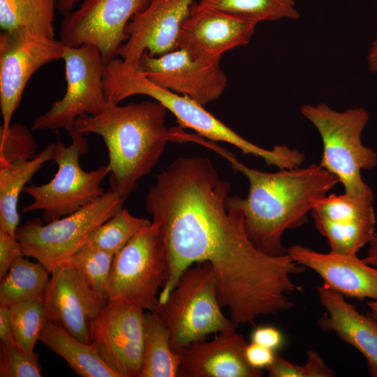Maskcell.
I'll return each mask as SVG.
<instances>
[{
	"instance_id": "33",
	"label": "cell",
	"mask_w": 377,
	"mask_h": 377,
	"mask_svg": "<svg viewBox=\"0 0 377 377\" xmlns=\"http://www.w3.org/2000/svg\"><path fill=\"white\" fill-rule=\"evenodd\" d=\"M303 366L290 362L276 353L273 362L267 368L270 377H333L334 371L324 362L320 354L313 350L306 353Z\"/></svg>"
},
{
	"instance_id": "31",
	"label": "cell",
	"mask_w": 377,
	"mask_h": 377,
	"mask_svg": "<svg viewBox=\"0 0 377 377\" xmlns=\"http://www.w3.org/2000/svg\"><path fill=\"white\" fill-rule=\"evenodd\" d=\"M38 355L27 353L15 341H1V377H40Z\"/></svg>"
},
{
	"instance_id": "14",
	"label": "cell",
	"mask_w": 377,
	"mask_h": 377,
	"mask_svg": "<svg viewBox=\"0 0 377 377\" xmlns=\"http://www.w3.org/2000/svg\"><path fill=\"white\" fill-rule=\"evenodd\" d=\"M219 63L195 57L179 47L157 57L145 51L138 68L156 85L205 106L217 99L227 86V77Z\"/></svg>"
},
{
	"instance_id": "1",
	"label": "cell",
	"mask_w": 377,
	"mask_h": 377,
	"mask_svg": "<svg viewBox=\"0 0 377 377\" xmlns=\"http://www.w3.org/2000/svg\"><path fill=\"white\" fill-rule=\"evenodd\" d=\"M230 193V184L219 178L211 160L179 157L156 175L145 207L167 256L160 303L188 267L206 262L214 272L221 304L237 326L290 309V295L302 291L292 276L306 267L288 253L276 256L260 250Z\"/></svg>"
},
{
	"instance_id": "26",
	"label": "cell",
	"mask_w": 377,
	"mask_h": 377,
	"mask_svg": "<svg viewBox=\"0 0 377 377\" xmlns=\"http://www.w3.org/2000/svg\"><path fill=\"white\" fill-rule=\"evenodd\" d=\"M57 0H0L2 31L24 28L54 39V18Z\"/></svg>"
},
{
	"instance_id": "27",
	"label": "cell",
	"mask_w": 377,
	"mask_h": 377,
	"mask_svg": "<svg viewBox=\"0 0 377 377\" xmlns=\"http://www.w3.org/2000/svg\"><path fill=\"white\" fill-rule=\"evenodd\" d=\"M198 3L226 15L258 23L300 17L293 0H200Z\"/></svg>"
},
{
	"instance_id": "29",
	"label": "cell",
	"mask_w": 377,
	"mask_h": 377,
	"mask_svg": "<svg viewBox=\"0 0 377 377\" xmlns=\"http://www.w3.org/2000/svg\"><path fill=\"white\" fill-rule=\"evenodd\" d=\"M9 308L14 341L26 352L34 353L36 342L47 320L43 299L17 303Z\"/></svg>"
},
{
	"instance_id": "37",
	"label": "cell",
	"mask_w": 377,
	"mask_h": 377,
	"mask_svg": "<svg viewBox=\"0 0 377 377\" xmlns=\"http://www.w3.org/2000/svg\"><path fill=\"white\" fill-rule=\"evenodd\" d=\"M0 339L1 341H14L10 310L4 305H0Z\"/></svg>"
},
{
	"instance_id": "34",
	"label": "cell",
	"mask_w": 377,
	"mask_h": 377,
	"mask_svg": "<svg viewBox=\"0 0 377 377\" xmlns=\"http://www.w3.org/2000/svg\"><path fill=\"white\" fill-rule=\"evenodd\" d=\"M22 256H24L22 247L17 239L0 229V279L11 264Z\"/></svg>"
},
{
	"instance_id": "16",
	"label": "cell",
	"mask_w": 377,
	"mask_h": 377,
	"mask_svg": "<svg viewBox=\"0 0 377 377\" xmlns=\"http://www.w3.org/2000/svg\"><path fill=\"white\" fill-rule=\"evenodd\" d=\"M46 320L91 344L93 323L107 302L81 273L64 263L51 272L43 295Z\"/></svg>"
},
{
	"instance_id": "36",
	"label": "cell",
	"mask_w": 377,
	"mask_h": 377,
	"mask_svg": "<svg viewBox=\"0 0 377 377\" xmlns=\"http://www.w3.org/2000/svg\"><path fill=\"white\" fill-rule=\"evenodd\" d=\"M251 342L276 350L283 343L281 332L273 326H258L251 333Z\"/></svg>"
},
{
	"instance_id": "20",
	"label": "cell",
	"mask_w": 377,
	"mask_h": 377,
	"mask_svg": "<svg viewBox=\"0 0 377 377\" xmlns=\"http://www.w3.org/2000/svg\"><path fill=\"white\" fill-rule=\"evenodd\" d=\"M247 344L236 330L217 333L210 341L194 342L180 351L179 376L260 377L263 370L246 361Z\"/></svg>"
},
{
	"instance_id": "35",
	"label": "cell",
	"mask_w": 377,
	"mask_h": 377,
	"mask_svg": "<svg viewBox=\"0 0 377 377\" xmlns=\"http://www.w3.org/2000/svg\"><path fill=\"white\" fill-rule=\"evenodd\" d=\"M276 351L251 342L245 348V357L248 363L253 368L263 370L267 369L274 361Z\"/></svg>"
},
{
	"instance_id": "40",
	"label": "cell",
	"mask_w": 377,
	"mask_h": 377,
	"mask_svg": "<svg viewBox=\"0 0 377 377\" xmlns=\"http://www.w3.org/2000/svg\"><path fill=\"white\" fill-rule=\"evenodd\" d=\"M79 0H57V9L61 15H66L73 10V8Z\"/></svg>"
},
{
	"instance_id": "3",
	"label": "cell",
	"mask_w": 377,
	"mask_h": 377,
	"mask_svg": "<svg viewBox=\"0 0 377 377\" xmlns=\"http://www.w3.org/2000/svg\"><path fill=\"white\" fill-rule=\"evenodd\" d=\"M167 111L156 101L125 105L108 103L99 114L75 120L76 131L103 138L108 152L110 188L126 198L151 172L168 142L175 140L172 130L165 126Z\"/></svg>"
},
{
	"instance_id": "17",
	"label": "cell",
	"mask_w": 377,
	"mask_h": 377,
	"mask_svg": "<svg viewBox=\"0 0 377 377\" xmlns=\"http://www.w3.org/2000/svg\"><path fill=\"white\" fill-rule=\"evenodd\" d=\"M194 0H151L147 6L134 15L126 27V40L118 55L125 62L138 68L145 51L153 57L178 48L182 24Z\"/></svg>"
},
{
	"instance_id": "32",
	"label": "cell",
	"mask_w": 377,
	"mask_h": 377,
	"mask_svg": "<svg viewBox=\"0 0 377 377\" xmlns=\"http://www.w3.org/2000/svg\"><path fill=\"white\" fill-rule=\"evenodd\" d=\"M36 149L33 135L22 124H10L6 133H0V165L31 159Z\"/></svg>"
},
{
	"instance_id": "38",
	"label": "cell",
	"mask_w": 377,
	"mask_h": 377,
	"mask_svg": "<svg viewBox=\"0 0 377 377\" xmlns=\"http://www.w3.org/2000/svg\"><path fill=\"white\" fill-rule=\"evenodd\" d=\"M363 260L377 268V232H375L369 243V249Z\"/></svg>"
},
{
	"instance_id": "22",
	"label": "cell",
	"mask_w": 377,
	"mask_h": 377,
	"mask_svg": "<svg viewBox=\"0 0 377 377\" xmlns=\"http://www.w3.org/2000/svg\"><path fill=\"white\" fill-rule=\"evenodd\" d=\"M53 148L54 142L31 159L0 165V229L13 237L19 226L20 195L44 163L52 160Z\"/></svg>"
},
{
	"instance_id": "15",
	"label": "cell",
	"mask_w": 377,
	"mask_h": 377,
	"mask_svg": "<svg viewBox=\"0 0 377 377\" xmlns=\"http://www.w3.org/2000/svg\"><path fill=\"white\" fill-rule=\"evenodd\" d=\"M374 195L371 189L360 195L327 194L310 214L318 232L326 238L330 252L357 255L375 234Z\"/></svg>"
},
{
	"instance_id": "23",
	"label": "cell",
	"mask_w": 377,
	"mask_h": 377,
	"mask_svg": "<svg viewBox=\"0 0 377 377\" xmlns=\"http://www.w3.org/2000/svg\"><path fill=\"white\" fill-rule=\"evenodd\" d=\"M38 341L62 357L82 377H120L99 357L91 344L82 342L66 330L47 320Z\"/></svg>"
},
{
	"instance_id": "30",
	"label": "cell",
	"mask_w": 377,
	"mask_h": 377,
	"mask_svg": "<svg viewBox=\"0 0 377 377\" xmlns=\"http://www.w3.org/2000/svg\"><path fill=\"white\" fill-rule=\"evenodd\" d=\"M114 257L112 253L84 245L64 263L78 270L100 297L107 302Z\"/></svg>"
},
{
	"instance_id": "6",
	"label": "cell",
	"mask_w": 377,
	"mask_h": 377,
	"mask_svg": "<svg viewBox=\"0 0 377 377\" xmlns=\"http://www.w3.org/2000/svg\"><path fill=\"white\" fill-rule=\"evenodd\" d=\"M302 114L320 135L323 153L320 165L334 175L351 195L370 189L361 175L364 170L377 165V153L362 142V133L369 120L363 108L337 111L325 103L304 104Z\"/></svg>"
},
{
	"instance_id": "28",
	"label": "cell",
	"mask_w": 377,
	"mask_h": 377,
	"mask_svg": "<svg viewBox=\"0 0 377 377\" xmlns=\"http://www.w3.org/2000/svg\"><path fill=\"white\" fill-rule=\"evenodd\" d=\"M150 223L148 219L134 216L122 208L96 228L85 245L115 255Z\"/></svg>"
},
{
	"instance_id": "39",
	"label": "cell",
	"mask_w": 377,
	"mask_h": 377,
	"mask_svg": "<svg viewBox=\"0 0 377 377\" xmlns=\"http://www.w3.org/2000/svg\"><path fill=\"white\" fill-rule=\"evenodd\" d=\"M369 70L373 73L377 72V37L372 42L367 57Z\"/></svg>"
},
{
	"instance_id": "9",
	"label": "cell",
	"mask_w": 377,
	"mask_h": 377,
	"mask_svg": "<svg viewBox=\"0 0 377 377\" xmlns=\"http://www.w3.org/2000/svg\"><path fill=\"white\" fill-rule=\"evenodd\" d=\"M167 268L163 239L157 226L151 222L114 255L108 300L155 311L160 303L159 288L165 282Z\"/></svg>"
},
{
	"instance_id": "41",
	"label": "cell",
	"mask_w": 377,
	"mask_h": 377,
	"mask_svg": "<svg viewBox=\"0 0 377 377\" xmlns=\"http://www.w3.org/2000/svg\"><path fill=\"white\" fill-rule=\"evenodd\" d=\"M369 313L377 320V300H371L367 302Z\"/></svg>"
},
{
	"instance_id": "4",
	"label": "cell",
	"mask_w": 377,
	"mask_h": 377,
	"mask_svg": "<svg viewBox=\"0 0 377 377\" xmlns=\"http://www.w3.org/2000/svg\"><path fill=\"white\" fill-rule=\"evenodd\" d=\"M105 87L110 99L116 103L134 95L149 96L174 114L180 128H190L210 140L234 145L244 154L263 158L267 165L278 166L282 162L283 154L279 147L267 149L249 142L207 111L204 106L187 96L156 85L138 68L122 60L110 68Z\"/></svg>"
},
{
	"instance_id": "12",
	"label": "cell",
	"mask_w": 377,
	"mask_h": 377,
	"mask_svg": "<svg viewBox=\"0 0 377 377\" xmlns=\"http://www.w3.org/2000/svg\"><path fill=\"white\" fill-rule=\"evenodd\" d=\"M151 0H83L64 15L59 40L67 47L84 44L97 47L106 64L118 55L126 41V27Z\"/></svg>"
},
{
	"instance_id": "11",
	"label": "cell",
	"mask_w": 377,
	"mask_h": 377,
	"mask_svg": "<svg viewBox=\"0 0 377 377\" xmlns=\"http://www.w3.org/2000/svg\"><path fill=\"white\" fill-rule=\"evenodd\" d=\"M65 46L55 38L24 28L2 31L0 35V133L10 126L26 85L41 66L62 59Z\"/></svg>"
},
{
	"instance_id": "7",
	"label": "cell",
	"mask_w": 377,
	"mask_h": 377,
	"mask_svg": "<svg viewBox=\"0 0 377 377\" xmlns=\"http://www.w3.org/2000/svg\"><path fill=\"white\" fill-rule=\"evenodd\" d=\"M126 198L110 188L77 212L46 225L39 218L27 221L15 232L24 256L35 258L52 272L82 249L96 228L121 209Z\"/></svg>"
},
{
	"instance_id": "24",
	"label": "cell",
	"mask_w": 377,
	"mask_h": 377,
	"mask_svg": "<svg viewBox=\"0 0 377 377\" xmlns=\"http://www.w3.org/2000/svg\"><path fill=\"white\" fill-rule=\"evenodd\" d=\"M181 352L174 350L170 332L156 311L145 313V347L139 377L179 376Z\"/></svg>"
},
{
	"instance_id": "25",
	"label": "cell",
	"mask_w": 377,
	"mask_h": 377,
	"mask_svg": "<svg viewBox=\"0 0 377 377\" xmlns=\"http://www.w3.org/2000/svg\"><path fill=\"white\" fill-rule=\"evenodd\" d=\"M51 272L40 263L24 256L15 260L1 279L0 305H11L42 298Z\"/></svg>"
},
{
	"instance_id": "5",
	"label": "cell",
	"mask_w": 377,
	"mask_h": 377,
	"mask_svg": "<svg viewBox=\"0 0 377 377\" xmlns=\"http://www.w3.org/2000/svg\"><path fill=\"white\" fill-rule=\"evenodd\" d=\"M222 308L214 272L205 262L188 267L155 311L170 330L172 349L180 352L210 334L236 330Z\"/></svg>"
},
{
	"instance_id": "21",
	"label": "cell",
	"mask_w": 377,
	"mask_h": 377,
	"mask_svg": "<svg viewBox=\"0 0 377 377\" xmlns=\"http://www.w3.org/2000/svg\"><path fill=\"white\" fill-rule=\"evenodd\" d=\"M317 292L326 311L318 327L355 347L366 359L369 374L377 377V320L369 312L361 313L345 296L324 284L317 286Z\"/></svg>"
},
{
	"instance_id": "19",
	"label": "cell",
	"mask_w": 377,
	"mask_h": 377,
	"mask_svg": "<svg viewBox=\"0 0 377 377\" xmlns=\"http://www.w3.org/2000/svg\"><path fill=\"white\" fill-rule=\"evenodd\" d=\"M297 263L316 272L323 284L345 297L377 300V268L357 255L320 253L300 244L287 249Z\"/></svg>"
},
{
	"instance_id": "2",
	"label": "cell",
	"mask_w": 377,
	"mask_h": 377,
	"mask_svg": "<svg viewBox=\"0 0 377 377\" xmlns=\"http://www.w3.org/2000/svg\"><path fill=\"white\" fill-rule=\"evenodd\" d=\"M204 145L223 156L234 170L247 178L246 198L235 195L232 199L242 212L252 242L271 256L287 253L282 244L284 232L305 223L308 214L339 183L319 164L264 172L249 168L217 145L209 142Z\"/></svg>"
},
{
	"instance_id": "18",
	"label": "cell",
	"mask_w": 377,
	"mask_h": 377,
	"mask_svg": "<svg viewBox=\"0 0 377 377\" xmlns=\"http://www.w3.org/2000/svg\"><path fill=\"white\" fill-rule=\"evenodd\" d=\"M256 25L193 2L182 24L178 48L204 60L220 61L226 52L248 44Z\"/></svg>"
},
{
	"instance_id": "8",
	"label": "cell",
	"mask_w": 377,
	"mask_h": 377,
	"mask_svg": "<svg viewBox=\"0 0 377 377\" xmlns=\"http://www.w3.org/2000/svg\"><path fill=\"white\" fill-rule=\"evenodd\" d=\"M69 135V146L59 140L54 142L52 160L58 167L54 177L46 184L29 185L23 190L33 201L24 205L22 212L43 211L46 223L77 212L105 193L101 182L110 174L108 165L84 170L80 156L88 151L87 140L75 129Z\"/></svg>"
},
{
	"instance_id": "13",
	"label": "cell",
	"mask_w": 377,
	"mask_h": 377,
	"mask_svg": "<svg viewBox=\"0 0 377 377\" xmlns=\"http://www.w3.org/2000/svg\"><path fill=\"white\" fill-rule=\"evenodd\" d=\"M145 332L144 309L125 302L108 300L93 323L91 345L120 377H139Z\"/></svg>"
},
{
	"instance_id": "10",
	"label": "cell",
	"mask_w": 377,
	"mask_h": 377,
	"mask_svg": "<svg viewBox=\"0 0 377 377\" xmlns=\"http://www.w3.org/2000/svg\"><path fill=\"white\" fill-rule=\"evenodd\" d=\"M62 59L66 93L35 119L31 131L64 128L70 134L76 118L99 114L108 105L103 81L105 64L99 50L88 44L65 46Z\"/></svg>"
}]
</instances>
